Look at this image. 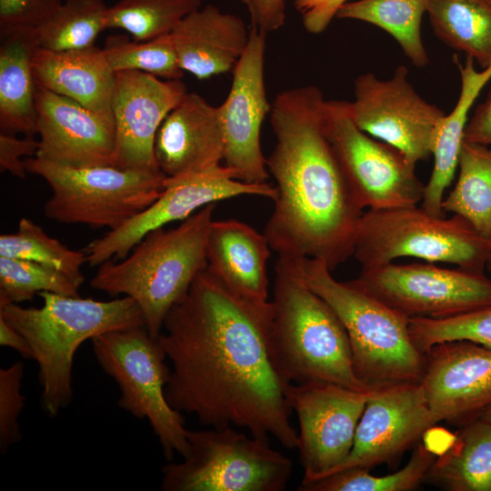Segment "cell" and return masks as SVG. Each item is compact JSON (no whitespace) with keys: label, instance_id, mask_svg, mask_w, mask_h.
<instances>
[{"label":"cell","instance_id":"cell-17","mask_svg":"<svg viewBox=\"0 0 491 491\" xmlns=\"http://www.w3.org/2000/svg\"><path fill=\"white\" fill-rule=\"evenodd\" d=\"M437 423L420 383L376 388L359 420L350 454L325 476L350 468L370 471L391 465Z\"/></svg>","mask_w":491,"mask_h":491},{"label":"cell","instance_id":"cell-9","mask_svg":"<svg viewBox=\"0 0 491 491\" xmlns=\"http://www.w3.org/2000/svg\"><path fill=\"white\" fill-rule=\"evenodd\" d=\"M189 452L162 467L165 491H283L292 461L263 439L223 428L187 430Z\"/></svg>","mask_w":491,"mask_h":491},{"label":"cell","instance_id":"cell-33","mask_svg":"<svg viewBox=\"0 0 491 491\" xmlns=\"http://www.w3.org/2000/svg\"><path fill=\"white\" fill-rule=\"evenodd\" d=\"M436 456L423 441L415 446L408 463L397 472L376 476L367 470L346 469L318 480L300 485L299 491H409L416 489L427 474Z\"/></svg>","mask_w":491,"mask_h":491},{"label":"cell","instance_id":"cell-26","mask_svg":"<svg viewBox=\"0 0 491 491\" xmlns=\"http://www.w3.org/2000/svg\"><path fill=\"white\" fill-rule=\"evenodd\" d=\"M1 133H36L35 83L32 58L39 46L34 29L0 34Z\"/></svg>","mask_w":491,"mask_h":491},{"label":"cell","instance_id":"cell-38","mask_svg":"<svg viewBox=\"0 0 491 491\" xmlns=\"http://www.w3.org/2000/svg\"><path fill=\"white\" fill-rule=\"evenodd\" d=\"M24 365L17 361L0 369V449L5 454L21 439L19 416L25 406L21 393Z\"/></svg>","mask_w":491,"mask_h":491},{"label":"cell","instance_id":"cell-13","mask_svg":"<svg viewBox=\"0 0 491 491\" xmlns=\"http://www.w3.org/2000/svg\"><path fill=\"white\" fill-rule=\"evenodd\" d=\"M354 95L348 107L359 129L396 148L414 165L432 155L446 113L418 95L406 66H397L386 80L372 73L360 75Z\"/></svg>","mask_w":491,"mask_h":491},{"label":"cell","instance_id":"cell-7","mask_svg":"<svg viewBox=\"0 0 491 491\" xmlns=\"http://www.w3.org/2000/svg\"><path fill=\"white\" fill-rule=\"evenodd\" d=\"M491 240L466 219L436 216L421 206L367 210L359 221L353 256L361 268L415 257L485 271Z\"/></svg>","mask_w":491,"mask_h":491},{"label":"cell","instance_id":"cell-16","mask_svg":"<svg viewBox=\"0 0 491 491\" xmlns=\"http://www.w3.org/2000/svg\"><path fill=\"white\" fill-rule=\"evenodd\" d=\"M266 35L252 27L249 43L233 70L229 93L219 111L225 135L223 165L237 180L267 183L269 172L261 147V128L270 113L265 84Z\"/></svg>","mask_w":491,"mask_h":491},{"label":"cell","instance_id":"cell-20","mask_svg":"<svg viewBox=\"0 0 491 491\" xmlns=\"http://www.w3.org/2000/svg\"><path fill=\"white\" fill-rule=\"evenodd\" d=\"M35 105L40 135L35 157L72 167L116 166L112 114L93 111L39 85Z\"/></svg>","mask_w":491,"mask_h":491},{"label":"cell","instance_id":"cell-18","mask_svg":"<svg viewBox=\"0 0 491 491\" xmlns=\"http://www.w3.org/2000/svg\"><path fill=\"white\" fill-rule=\"evenodd\" d=\"M186 94L180 80L136 70L115 72L111 113L116 167L161 172L155 156V136L165 116Z\"/></svg>","mask_w":491,"mask_h":491},{"label":"cell","instance_id":"cell-24","mask_svg":"<svg viewBox=\"0 0 491 491\" xmlns=\"http://www.w3.org/2000/svg\"><path fill=\"white\" fill-rule=\"evenodd\" d=\"M37 85L99 113H111L115 72L103 48L51 51L37 47L32 58Z\"/></svg>","mask_w":491,"mask_h":491},{"label":"cell","instance_id":"cell-14","mask_svg":"<svg viewBox=\"0 0 491 491\" xmlns=\"http://www.w3.org/2000/svg\"><path fill=\"white\" fill-rule=\"evenodd\" d=\"M372 392L325 382L289 386V404L299 423L300 485L324 477L348 456Z\"/></svg>","mask_w":491,"mask_h":491},{"label":"cell","instance_id":"cell-10","mask_svg":"<svg viewBox=\"0 0 491 491\" xmlns=\"http://www.w3.org/2000/svg\"><path fill=\"white\" fill-rule=\"evenodd\" d=\"M95 357L118 386V406L140 419H147L163 455L171 461L189 452L187 430L182 413L174 409L165 395L170 368L157 338L145 326L101 334L92 340Z\"/></svg>","mask_w":491,"mask_h":491},{"label":"cell","instance_id":"cell-27","mask_svg":"<svg viewBox=\"0 0 491 491\" xmlns=\"http://www.w3.org/2000/svg\"><path fill=\"white\" fill-rule=\"evenodd\" d=\"M426 479L449 491H491V422L480 417L461 426Z\"/></svg>","mask_w":491,"mask_h":491},{"label":"cell","instance_id":"cell-40","mask_svg":"<svg viewBox=\"0 0 491 491\" xmlns=\"http://www.w3.org/2000/svg\"><path fill=\"white\" fill-rule=\"evenodd\" d=\"M39 142L33 135L18 138L15 135L0 134V170L9 172L11 175L25 178L26 168L24 156L36 155Z\"/></svg>","mask_w":491,"mask_h":491},{"label":"cell","instance_id":"cell-21","mask_svg":"<svg viewBox=\"0 0 491 491\" xmlns=\"http://www.w3.org/2000/svg\"><path fill=\"white\" fill-rule=\"evenodd\" d=\"M225 148L219 107L187 92L161 124L155 156L166 178L175 180L219 170Z\"/></svg>","mask_w":491,"mask_h":491},{"label":"cell","instance_id":"cell-25","mask_svg":"<svg viewBox=\"0 0 491 491\" xmlns=\"http://www.w3.org/2000/svg\"><path fill=\"white\" fill-rule=\"evenodd\" d=\"M456 62L461 79L460 94L455 107L449 115L446 114L436 131L433 169L421 201V207L436 216L446 215L442 202L457 168L468 114L481 90L491 80V64L478 71L470 57L463 64L456 58Z\"/></svg>","mask_w":491,"mask_h":491},{"label":"cell","instance_id":"cell-6","mask_svg":"<svg viewBox=\"0 0 491 491\" xmlns=\"http://www.w3.org/2000/svg\"><path fill=\"white\" fill-rule=\"evenodd\" d=\"M304 275L343 323L350 342L357 378L375 389L420 383L426 354L412 340L409 318L359 287L336 280L321 260L305 258Z\"/></svg>","mask_w":491,"mask_h":491},{"label":"cell","instance_id":"cell-2","mask_svg":"<svg viewBox=\"0 0 491 491\" xmlns=\"http://www.w3.org/2000/svg\"><path fill=\"white\" fill-rule=\"evenodd\" d=\"M325 101L307 85L278 93L271 104L276 145L266 166L276 197L264 234L278 256L318 259L333 271L353 256L364 209L326 134Z\"/></svg>","mask_w":491,"mask_h":491},{"label":"cell","instance_id":"cell-45","mask_svg":"<svg viewBox=\"0 0 491 491\" xmlns=\"http://www.w3.org/2000/svg\"><path fill=\"white\" fill-rule=\"evenodd\" d=\"M481 418L491 422V407H489L481 416Z\"/></svg>","mask_w":491,"mask_h":491},{"label":"cell","instance_id":"cell-4","mask_svg":"<svg viewBox=\"0 0 491 491\" xmlns=\"http://www.w3.org/2000/svg\"><path fill=\"white\" fill-rule=\"evenodd\" d=\"M41 307L0 305V315L27 341L38 366L41 405L48 416L67 407L73 396L75 354L85 340L113 330L145 326L135 299L110 301L40 292Z\"/></svg>","mask_w":491,"mask_h":491},{"label":"cell","instance_id":"cell-5","mask_svg":"<svg viewBox=\"0 0 491 491\" xmlns=\"http://www.w3.org/2000/svg\"><path fill=\"white\" fill-rule=\"evenodd\" d=\"M216 203L191 215L175 228L146 234L130 253L101 264L90 286L110 296L132 297L140 306L154 338L170 309L206 268L207 238Z\"/></svg>","mask_w":491,"mask_h":491},{"label":"cell","instance_id":"cell-3","mask_svg":"<svg viewBox=\"0 0 491 491\" xmlns=\"http://www.w3.org/2000/svg\"><path fill=\"white\" fill-rule=\"evenodd\" d=\"M304 260L278 256L275 268L271 348L280 375L289 384L325 382L372 392L355 373L340 318L307 285Z\"/></svg>","mask_w":491,"mask_h":491},{"label":"cell","instance_id":"cell-15","mask_svg":"<svg viewBox=\"0 0 491 491\" xmlns=\"http://www.w3.org/2000/svg\"><path fill=\"white\" fill-rule=\"evenodd\" d=\"M240 195H258L274 201L276 188L268 183L237 180L225 165L181 179L165 178L163 193L149 207L86 246L84 251L87 264L94 267L112 258L123 259L149 232L183 221L206 205Z\"/></svg>","mask_w":491,"mask_h":491},{"label":"cell","instance_id":"cell-12","mask_svg":"<svg viewBox=\"0 0 491 491\" xmlns=\"http://www.w3.org/2000/svg\"><path fill=\"white\" fill-rule=\"evenodd\" d=\"M353 281L408 318H447L491 305V278L459 266L392 262L361 268Z\"/></svg>","mask_w":491,"mask_h":491},{"label":"cell","instance_id":"cell-43","mask_svg":"<svg viewBox=\"0 0 491 491\" xmlns=\"http://www.w3.org/2000/svg\"><path fill=\"white\" fill-rule=\"evenodd\" d=\"M464 140L484 145H491V86L486 100L476 106L468 120Z\"/></svg>","mask_w":491,"mask_h":491},{"label":"cell","instance_id":"cell-19","mask_svg":"<svg viewBox=\"0 0 491 491\" xmlns=\"http://www.w3.org/2000/svg\"><path fill=\"white\" fill-rule=\"evenodd\" d=\"M420 385L434 416L463 426L491 407V347L446 341L426 352Z\"/></svg>","mask_w":491,"mask_h":491},{"label":"cell","instance_id":"cell-41","mask_svg":"<svg viewBox=\"0 0 491 491\" xmlns=\"http://www.w3.org/2000/svg\"><path fill=\"white\" fill-rule=\"evenodd\" d=\"M347 0H296L295 5L302 16L303 25L310 34L326 29L338 9Z\"/></svg>","mask_w":491,"mask_h":491},{"label":"cell","instance_id":"cell-32","mask_svg":"<svg viewBox=\"0 0 491 491\" xmlns=\"http://www.w3.org/2000/svg\"><path fill=\"white\" fill-rule=\"evenodd\" d=\"M0 256L30 260L52 267L78 287L85 281L81 270L87 263L85 251L67 247L25 217L20 219L15 233L0 235Z\"/></svg>","mask_w":491,"mask_h":491},{"label":"cell","instance_id":"cell-36","mask_svg":"<svg viewBox=\"0 0 491 491\" xmlns=\"http://www.w3.org/2000/svg\"><path fill=\"white\" fill-rule=\"evenodd\" d=\"M79 287L59 271L34 261L0 256V305L18 304L40 292L79 296Z\"/></svg>","mask_w":491,"mask_h":491},{"label":"cell","instance_id":"cell-31","mask_svg":"<svg viewBox=\"0 0 491 491\" xmlns=\"http://www.w3.org/2000/svg\"><path fill=\"white\" fill-rule=\"evenodd\" d=\"M108 6L103 0H65L34 29L39 47L51 51L83 49L94 45L106 29Z\"/></svg>","mask_w":491,"mask_h":491},{"label":"cell","instance_id":"cell-44","mask_svg":"<svg viewBox=\"0 0 491 491\" xmlns=\"http://www.w3.org/2000/svg\"><path fill=\"white\" fill-rule=\"evenodd\" d=\"M0 345L17 351L23 357L31 358L30 346L23 335L0 315Z\"/></svg>","mask_w":491,"mask_h":491},{"label":"cell","instance_id":"cell-35","mask_svg":"<svg viewBox=\"0 0 491 491\" xmlns=\"http://www.w3.org/2000/svg\"><path fill=\"white\" fill-rule=\"evenodd\" d=\"M112 69L136 70L165 80L184 75L170 33L145 41H130L125 35H111L103 48Z\"/></svg>","mask_w":491,"mask_h":491},{"label":"cell","instance_id":"cell-37","mask_svg":"<svg viewBox=\"0 0 491 491\" xmlns=\"http://www.w3.org/2000/svg\"><path fill=\"white\" fill-rule=\"evenodd\" d=\"M409 332L425 354L436 344L454 340L491 347V305L447 318H409Z\"/></svg>","mask_w":491,"mask_h":491},{"label":"cell","instance_id":"cell-11","mask_svg":"<svg viewBox=\"0 0 491 491\" xmlns=\"http://www.w3.org/2000/svg\"><path fill=\"white\" fill-rule=\"evenodd\" d=\"M324 128L363 209L417 205L425 185L416 165L392 145L365 133L353 121L348 102L326 100Z\"/></svg>","mask_w":491,"mask_h":491},{"label":"cell","instance_id":"cell-29","mask_svg":"<svg viewBox=\"0 0 491 491\" xmlns=\"http://www.w3.org/2000/svg\"><path fill=\"white\" fill-rule=\"evenodd\" d=\"M457 167L456 183L444 197L442 209L463 217L491 240V149L464 140Z\"/></svg>","mask_w":491,"mask_h":491},{"label":"cell","instance_id":"cell-47","mask_svg":"<svg viewBox=\"0 0 491 491\" xmlns=\"http://www.w3.org/2000/svg\"><path fill=\"white\" fill-rule=\"evenodd\" d=\"M241 3H243L244 5L246 4V0H239Z\"/></svg>","mask_w":491,"mask_h":491},{"label":"cell","instance_id":"cell-42","mask_svg":"<svg viewBox=\"0 0 491 491\" xmlns=\"http://www.w3.org/2000/svg\"><path fill=\"white\" fill-rule=\"evenodd\" d=\"M286 0H246L252 27L266 34L279 29L286 19Z\"/></svg>","mask_w":491,"mask_h":491},{"label":"cell","instance_id":"cell-34","mask_svg":"<svg viewBox=\"0 0 491 491\" xmlns=\"http://www.w3.org/2000/svg\"><path fill=\"white\" fill-rule=\"evenodd\" d=\"M202 0H118L106 12V28H119L145 41L170 33L178 22L201 7Z\"/></svg>","mask_w":491,"mask_h":491},{"label":"cell","instance_id":"cell-30","mask_svg":"<svg viewBox=\"0 0 491 491\" xmlns=\"http://www.w3.org/2000/svg\"><path fill=\"white\" fill-rule=\"evenodd\" d=\"M429 0H356L345 3L336 17L375 25L388 33L417 67L429 63L421 24Z\"/></svg>","mask_w":491,"mask_h":491},{"label":"cell","instance_id":"cell-46","mask_svg":"<svg viewBox=\"0 0 491 491\" xmlns=\"http://www.w3.org/2000/svg\"><path fill=\"white\" fill-rule=\"evenodd\" d=\"M486 269L491 272V251H490V256L487 262Z\"/></svg>","mask_w":491,"mask_h":491},{"label":"cell","instance_id":"cell-28","mask_svg":"<svg viewBox=\"0 0 491 491\" xmlns=\"http://www.w3.org/2000/svg\"><path fill=\"white\" fill-rule=\"evenodd\" d=\"M435 35L481 68L491 64V0H429Z\"/></svg>","mask_w":491,"mask_h":491},{"label":"cell","instance_id":"cell-8","mask_svg":"<svg viewBox=\"0 0 491 491\" xmlns=\"http://www.w3.org/2000/svg\"><path fill=\"white\" fill-rule=\"evenodd\" d=\"M27 173L42 177L52 195L46 218L63 224L115 230L149 207L163 193L162 172L112 165L72 167L38 157L25 159Z\"/></svg>","mask_w":491,"mask_h":491},{"label":"cell","instance_id":"cell-39","mask_svg":"<svg viewBox=\"0 0 491 491\" xmlns=\"http://www.w3.org/2000/svg\"><path fill=\"white\" fill-rule=\"evenodd\" d=\"M62 0H0V34L35 29L62 4Z\"/></svg>","mask_w":491,"mask_h":491},{"label":"cell","instance_id":"cell-22","mask_svg":"<svg viewBox=\"0 0 491 491\" xmlns=\"http://www.w3.org/2000/svg\"><path fill=\"white\" fill-rule=\"evenodd\" d=\"M170 34L181 68L200 80L233 71L250 37L239 16L213 5L186 15Z\"/></svg>","mask_w":491,"mask_h":491},{"label":"cell","instance_id":"cell-23","mask_svg":"<svg viewBox=\"0 0 491 491\" xmlns=\"http://www.w3.org/2000/svg\"><path fill=\"white\" fill-rule=\"evenodd\" d=\"M271 246L265 234L235 219L213 220L206 246V269L244 296L268 301L267 262Z\"/></svg>","mask_w":491,"mask_h":491},{"label":"cell","instance_id":"cell-1","mask_svg":"<svg viewBox=\"0 0 491 491\" xmlns=\"http://www.w3.org/2000/svg\"><path fill=\"white\" fill-rule=\"evenodd\" d=\"M271 301L239 295L206 268L170 309L157 340L171 363L165 395L214 428L235 426L297 448L288 387L271 346Z\"/></svg>","mask_w":491,"mask_h":491}]
</instances>
